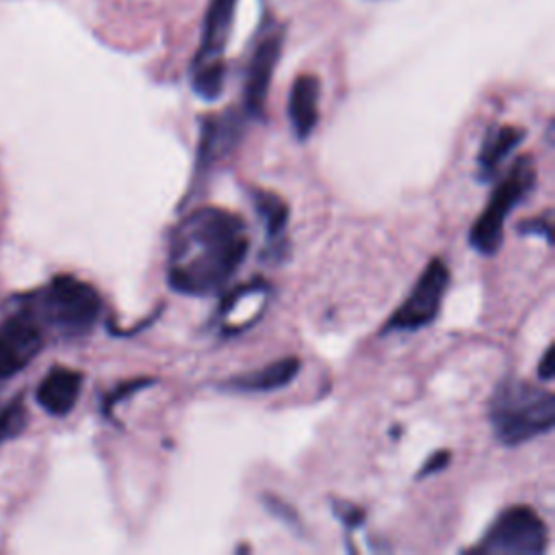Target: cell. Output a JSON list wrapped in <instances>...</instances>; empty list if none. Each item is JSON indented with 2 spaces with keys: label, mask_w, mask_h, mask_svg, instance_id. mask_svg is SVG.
<instances>
[{
  "label": "cell",
  "mask_w": 555,
  "mask_h": 555,
  "mask_svg": "<svg viewBox=\"0 0 555 555\" xmlns=\"http://www.w3.org/2000/svg\"><path fill=\"white\" fill-rule=\"evenodd\" d=\"M262 499H264L267 509H269L275 518H280V520H284V522H288V525H293V527L297 525V514H295L282 499L271 496V494H264Z\"/></svg>",
  "instance_id": "obj_21"
},
{
  "label": "cell",
  "mask_w": 555,
  "mask_h": 555,
  "mask_svg": "<svg viewBox=\"0 0 555 555\" xmlns=\"http://www.w3.org/2000/svg\"><path fill=\"white\" fill-rule=\"evenodd\" d=\"M82 388V373L67 369V366H54L48 371V375L37 386V403L52 416H65L74 410L78 395Z\"/></svg>",
  "instance_id": "obj_11"
},
{
  "label": "cell",
  "mask_w": 555,
  "mask_h": 555,
  "mask_svg": "<svg viewBox=\"0 0 555 555\" xmlns=\"http://www.w3.org/2000/svg\"><path fill=\"white\" fill-rule=\"evenodd\" d=\"M251 202H254L258 217L262 219L267 245L273 247V256L280 258V247L286 245L284 232H286V223H288V206L278 193H271L264 189H254Z\"/></svg>",
  "instance_id": "obj_15"
},
{
  "label": "cell",
  "mask_w": 555,
  "mask_h": 555,
  "mask_svg": "<svg viewBox=\"0 0 555 555\" xmlns=\"http://www.w3.org/2000/svg\"><path fill=\"white\" fill-rule=\"evenodd\" d=\"M234 7H236V0H210L206 15H204L199 48L193 56L191 67L210 63V61H219V56L225 48V41H228L230 24L234 17Z\"/></svg>",
  "instance_id": "obj_13"
},
{
  "label": "cell",
  "mask_w": 555,
  "mask_h": 555,
  "mask_svg": "<svg viewBox=\"0 0 555 555\" xmlns=\"http://www.w3.org/2000/svg\"><path fill=\"white\" fill-rule=\"evenodd\" d=\"M245 115L236 108H230L221 115H208L202 119L195 173L202 176L215 163L225 158L243 139Z\"/></svg>",
  "instance_id": "obj_8"
},
{
  "label": "cell",
  "mask_w": 555,
  "mask_h": 555,
  "mask_svg": "<svg viewBox=\"0 0 555 555\" xmlns=\"http://www.w3.org/2000/svg\"><path fill=\"white\" fill-rule=\"evenodd\" d=\"M301 371V360L295 356H286L269 362L262 369H254L241 375H234L219 384L221 390L230 392H271L286 388Z\"/></svg>",
  "instance_id": "obj_10"
},
{
  "label": "cell",
  "mask_w": 555,
  "mask_h": 555,
  "mask_svg": "<svg viewBox=\"0 0 555 555\" xmlns=\"http://www.w3.org/2000/svg\"><path fill=\"white\" fill-rule=\"evenodd\" d=\"M535 186V165L531 156H518L505 178L494 186L486 208L475 219L468 243L477 254L492 256L503 243V225L514 206L520 204Z\"/></svg>",
  "instance_id": "obj_4"
},
{
  "label": "cell",
  "mask_w": 555,
  "mask_h": 555,
  "mask_svg": "<svg viewBox=\"0 0 555 555\" xmlns=\"http://www.w3.org/2000/svg\"><path fill=\"white\" fill-rule=\"evenodd\" d=\"M223 80H225V65L219 61L202 63L191 67V87L202 100H217L223 91Z\"/></svg>",
  "instance_id": "obj_16"
},
{
  "label": "cell",
  "mask_w": 555,
  "mask_h": 555,
  "mask_svg": "<svg viewBox=\"0 0 555 555\" xmlns=\"http://www.w3.org/2000/svg\"><path fill=\"white\" fill-rule=\"evenodd\" d=\"M20 310L56 338L74 340L87 336L102 312V297L89 284L74 275H54L46 286L20 297Z\"/></svg>",
  "instance_id": "obj_2"
},
{
  "label": "cell",
  "mask_w": 555,
  "mask_h": 555,
  "mask_svg": "<svg viewBox=\"0 0 555 555\" xmlns=\"http://www.w3.org/2000/svg\"><path fill=\"white\" fill-rule=\"evenodd\" d=\"M247 251V225L236 212L219 206L195 208L171 232L167 284L180 295H215L238 271Z\"/></svg>",
  "instance_id": "obj_1"
},
{
  "label": "cell",
  "mask_w": 555,
  "mask_h": 555,
  "mask_svg": "<svg viewBox=\"0 0 555 555\" xmlns=\"http://www.w3.org/2000/svg\"><path fill=\"white\" fill-rule=\"evenodd\" d=\"M518 232L520 234H535V236H542L548 245L553 241L551 236V215L546 212L544 217H533V219H527L518 225Z\"/></svg>",
  "instance_id": "obj_19"
},
{
  "label": "cell",
  "mask_w": 555,
  "mask_h": 555,
  "mask_svg": "<svg viewBox=\"0 0 555 555\" xmlns=\"http://www.w3.org/2000/svg\"><path fill=\"white\" fill-rule=\"evenodd\" d=\"M449 462H451V453H449L447 449L434 451V453L425 460V464L421 466V470H418L416 479H425V477H429V475H434V473L444 470V468L449 466Z\"/></svg>",
  "instance_id": "obj_20"
},
{
  "label": "cell",
  "mask_w": 555,
  "mask_h": 555,
  "mask_svg": "<svg viewBox=\"0 0 555 555\" xmlns=\"http://www.w3.org/2000/svg\"><path fill=\"white\" fill-rule=\"evenodd\" d=\"M553 353H555V349H553V345H548L546 349H544V353H542V360H540V364H538V377L542 379V382H548V379H553Z\"/></svg>",
  "instance_id": "obj_22"
},
{
  "label": "cell",
  "mask_w": 555,
  "mask_h": 555,
  "mask_svg": "<svg viewBox=\"0 0 555 555\" xmlns=\"http://www.w3.org/2000/svg\"><path fill=\"white\" fill-rule=\"evenodd\" d=\"M449 267L442 262V258H431L410 288L408 297L382 325V334L414 332L434 323L449 288Z\"/></svg>",
  "instance_id": "obj_6"
},
{
  "label": "cell",
  "mask_w": 555,
  "mask_h": 555,
  "mask_svg": "<svg viewBox=\"0 0 555 555\" xmlns=\"http://www.w3.org/2000/svg\"><path fill=\"white\" fill-rule=\"evenodd\" d=\"M488 421L501 444L518 447L553 429L555 395L533 382L507 377L490 399Z\"/></svg>",
  "instance_id": "obj_3"
},
{
  "label": "cell",
  "mask_w": 555,
  "mask_h": 555,
  "mask_svg": "<svg viewBox=\"0 0 555 555\" xmlns=\"http://www.w3.org/2000/svg\"><path fill=\"white\" fill-rule=\"evenodd\" d=\"M319 98L321 85L317 76L301 74L295 78L288 93V119L299 141H306L319 124Z\"/></svg>",
  "instance_id": "obj_12"
},
{
  "label": "cell",
  "mask_w": 555,
  "mask_h": 555,
  "mask_svg": "<svg viewBox=\"0 0 555 555\" xmlns=\"http://www.w3.org/2000/svg\"><path fill=\"white\" fill-rule=\"evenodd\" d=\"M282 52V35L271 33L267 35L254 50L247 76H245V89H243V111L247 117H262L267 106V95L271 87V78L275 72V65L280 61Z\"/></svg>",
  "instance_id": "obj_9"
},
{
  "label": "cell",
  "mask_w": 555,
  "mask_h": 555,
  "mask_svg": "<svg viewBox=\"0 0 555 555\" xmlns=\"http://www.w3.org/2000/svg\"><path fill=\"white\" fill-rule=\"evenodd\" d=\"M522 137H525V130L518 126L492 128L483 137L479 154H477L479 180H490L499 171V165L516 150V145L522 141Z\"/></svg>",
  "instance_id": "obj_14"
},
{
  "label": "cell",
  "mask_w": 555,
  "mask_h": 555,
  "mask_svg": "<svg viewBox=\"0 0 555 555\" xmlns=\"http://www.w3.org/2000/svg\"><path fill=\"white\" fill-rule=\"evenodd\" d=\"M336 514H338V518H343V522H347L349 527L360 525V522H362V518H364V512H362V509H358V507H356V505H351V503H343V512H338V509H336Z\"/></svg>",
  "instance_id": "obj_23"
},
{
  "label": "cell",
  "mask_w": 555,
  "mask_h": 555,
  "mask_svg": "<svg viewBox=\"0 0 555 555\" xmlns=\"http://www.w3.org/2000/svg\"><path fill=\"white\" fill-rule=\"evenodd\" d=\"M0 2H7V0H0Z\"/></svg>",
  "instance_id": "obj_24"
},
{
  "label": "cell",
  "mask_w": 555,
  "mask_h": 555,
  "mask_svg": "<svg viewBox=\"0 0 555 555\" xmlns=\"http://www.w3.org/2000/svg\"><path fill=\"white\" fill-rule=\"evenodd\" d=\"M26 427V408L22 397H15L0 410V442L17 438Z\"/></svg>",
  "instance_id": "obj_17"
},
{
  "label": "cell",
  "mask_w": 555,
  "mask_h": 555,
  "mask_svg": "<svg viewBox=\"0 0 555 555\" xmlns=\"http://www.w3.org/2000/svg\"><path fill=\"white\" fill-rule=\"evenodd\" d=\"M548 546V529L529 505L503 509L479 540L477 551L492 555H542Z\"/></svg>",
  "instance_id": "obj_5"
},
{
  "label": "cell",
  "mask_w": 555,
  "mask_h": 555,
  "mask_svg": "<svg viewBox=\"0 0 555 555\" xmlns=\"http://www.w3.org/2000/svg\"><path fill=\"white\" fill-rule=\"evenodd\" d=\"M43 347V330L35 319L15 310L0 323V382L17 375L37 358Z\"/></svg>",
  "instance_id": "obj_7"
},
{
  "label": "cell",
  "mask_w": 555,
  "mask_h": 555,
  "mask_svg": "<svg viewBox=\"0 0 555 555\" xmlns=\"http://www.w3.org/2000/svg\"><path fill=\"white\" fill-rule=\"evenodd\" d=\"M152 384H154V379H150V377H145V379H132V382L119 384V386H117L111 395H106V399H104V412H106V416H111V410H113L115 403L124 401L128 395H132V392H137V390H143V388H147V386H152Z\"/></svg>",
  "instance_id": "obj_18"
}]
</instances>
